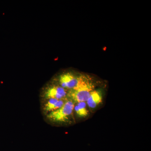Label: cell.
<instances>
[{"mask_svg":"<svg viewBox=\"0 0 151 151\" xmlns=\"http://www.w3.org/2000/svg\"><path fill=\"white\" fill-rule=\"evenodd\" d=\"M103 100V95L101 91L94 90L91 93L86 102V105L91 109L96 108Z\"/></svg>","mask_w":151,"mask_h":151,"instance_id":"cell-6","label":"cell"},{"mask_svg":"<svg viewBox=\"0 0 151 151\" xmlns=\"http://www.w3.org/2000/svg\"><path fill=\"white\" fill-rule=\"evenodd\" d=\"M94 90V85L87 79L76 89L69 90L68 97L74 103L86 102Z\"/></svg>","mask_w":151,"mask_h":151,"instance_id":"cell-2","label":"cell"},{"mask_svg":"<svg viewBox=\"0 0 151 151\" xmlns=\"http://www.w3.org/2000/svg\"><path fill=\"white\" fill-rule=\"evenodd\" d=\"M74 103L72 100H66L62 107L45 116L46 120L52 124H62L69 122L73 114Z\"/></svg>","mask_w":151,"mask_h":151,"instance_id":"cell-1","label":"cell"},{"mask_svg":"<svg viewBox=\"0 0 151 151\" xmlns=\"http://www.w3.org/2000/svg\"><path fill=\"white\" fill-rule=\"evenodd\" d=\"M66 100H57L55 99H49L42 100V112L46 116L49 113L53 112L62 107Z\"/></svg>","mask_w":151,"mask_h":151,"instance_id":"cell-5","label":"cell"},{"mask_svg":"<svg viewBox=\"0 0 151 151\" xmlns=\"http://www.w3.org/2000/svg\"><path fill=\"white\" fill-rule=\"evenodd\" d=\"M68 92L58 84H48L42 89L41 97L42 100L49 99L65 100L68 97Z\"/></svg>","mask_w":151,"mask_h":151,"instance_id":"cell-4","label":"cell"},{"mask_svg":"<svg viewBox=\"0 0 151 151\" xmlns=\"http://www.w3.org/2000/svg\"><path fill=\"white\" fill-rule=\"evenodd\" d=\"M87 79L84 76H78L71 72H66L59 76L58 81V85L63 88L71 90L76 89Z\"/></svg>","mask_w":151,"mask_h":151,"instance_id":"cell-3","label":"cell"},{"mask_svg":"<svg viewBox=\"0 0 151 151\" xmlns=\"http://www.w3.org/2000/svg\"><path fill=\"white\" fill-rule=\"evenodd\" d=\"M73 111H75L78 117L81 118L86 117L89 113L86 102L76 103V105H74Z\"/></svg>","mask_w":151,"mask_h":151,"instance_id":"cell-7","label":"cell"}]
</instances>
